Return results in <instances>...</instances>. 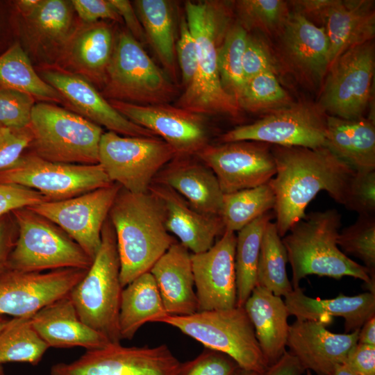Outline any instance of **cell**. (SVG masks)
I'll list each match as a JSON object with an SVG mask.
<instances>
[{"instance_id": "obj_1", "label": "cell", "mask_w": 375, "mask_h": 375, "mask_svg": "<svg viewBox=\"0 0 375 375\" xmlns=\"http://www.w3.org/2000/svg\"><path fill=\"white\" fill-rule=\"evenodd\" d=\"M272 151L276 172L268 184L275 196L274 223L281 238L306 216L308 205L319 192L344 205L356 170L328 147L274 145Z\"/></svg>"}, {"instance_id": "obj_2", "label": "cell", "mask_w": 375, "mask_h": 375, "mask_svg": "<svg viewBox=\"0 0 375 375\" xmlns=\"http://www.w3.org/2000/svg\"><path fill=\"white\" fill-rule=\"evenodd\" d=\"M228 8L215 1L185 3V16L196 43L198 60L195 76L176 106L203 116L240 115L236 100L222 87L217 65L218 49L230 26Z\"/></svg>"}, {"instance_id": "obj_3", "label": "cell", "mask_w": 375, "mask_h": 375, "mask_svg": "<svg viewBox=\"0 0 375 375\" xmlns=\"http://www.w3.org/2000/svg\"><path fill=\"white\" fill-rule=\"evenodd\" d=\"M108 219L115 231L123 288L149 272L176 242L166 228L162 203L149 191L133 193L122 188Z\"/></svg>"}, {"instance_id": "obj_4", "label": "cell", "mask_w": 375, "mask_h": 375, "mask_svg": "<svg viewBox=\"0 0 375 375\" xmlns=\"http://www.w3.org/2000/svg\"><path fill=\"white\" fill-rule=\"evenodd\" d=\"M341 215L335 209L314 212L296 222L282 238L290 262L293 288L308 275L340 279L351 276L362 280L375 293V278L363 265L339 249L337 239Z\"/></svg>"}, {"instance_id": "obj_5", "label": "cell", "mask_w": 375, "mask_h": 375, "mask_svg": "<svg viewBox=\"0 0 375 375\" xmlns=\"http://www.w3.org/2000/svg\"><path fill=\"white\" fill-rule=\"evenodd\" d=\"M120 264L113 227L108 217L99 249L84 276L69 295L79 318L112 343H120Z\"/></svg>"}, {"instance_id": "obj_6", "label": "cell", "mask_w": 375, "mask_h": 375, "mask_svg": "<svg viewBox=\"0 0 375 375\" xmlns=\"http://www.w3.org/2000/svg\"><path fill=\"white\" fill-rule=\"evenodd\" d=\"M30 128L31 153L44 160L68 164H99L102 127L55 104L33 106Z\"/></svg>"}, {"instance_id": "obj_7", "label": "cell", "mask_w": 375, "mask_h": 375, "mask_svg": "<svg viewBox=\"0 0 375 375\" xmlns=\"http://www.w3.org/2000/svg\"><path fill=\"white\" fill-rule=\"evenodd\" d=\"M176 83L149 56L128 31L115 38L101 94L107 100L149 106L169 103Z\"/></svg>"}, {"instance_id": "obj_8", "label": "cell", "mask_w": 375, "mask_h": 375, "mask_svg": "<svg viewBox=\"0 0 375 375\" xmlns=\"http://www.w3.org/2000/svg\"><path fill=\"white\" fill-rule=\"evenodd\" d=\"M17 236L8 269L42 272L60 269L88 270L92 260L62 229L28 207L11 212Z\"/></svg>"}, {"instance_id": "obj_9", "label": "cell", "mask_w": 375, "mask_h": 375, "mask_svg": "<svg viewBox=\"0 0 375 375\" xmlns=\"http://www.w3.org/2000/svg\"><path fill=\"white\" fill-rule=\"evenodd\" d=\"M158 322L173 326L206 348L232 358L247 371L262 374L268 367L244 307L167 315Z\"/></svg>"}, {"instance_id": "obj_10", "label": "cell", "mask_w": 375, "mask_h": 375, "mask_svg": "<svg viewBox=\"0 0 375 375\" xmlns=\"http://www.w3.org/2000/svg\"><path fill=\"white\" fill-rule=\"evenodd\" d=\"M175 156L172 148L159 137L124 136L103 133L99 164L109 179L133 193H144L159 171Z\"/></svg>"}, {"instance_id": "obj_11", "label": "cell", "mask_w": 375, "mask_h": 375, "mask_svg": "<svg viewBox=\"0 0 375 375\" xmlns=\"http://www.w3.org/2000/svg\"><path fill=\"white\" fill-rule=\"evenodd\" d=\"M0 183L33 190L47 201L67 199L113 183L100 164L55 162L31 153L0 172Z\"/></svg>"}, {"instance_id": "obj_12", "label": "cell", "mask_w": 375, "mask_h": 375, "mask_svg": "<svg viewBox=\"0 0 375 375\" xmlns=\"http://www.w3.org/2000/svg\"><path fill=\"white\" fill-rule=\"evenodd\" d=\"M374 72L372 41L344 51L328 70L319 108L343 119L361 118L371 98Z\"/></svg>"}, {"instance_id": "obj_13", "label": "cell", "mask_w": 375, "mask_h": 375, "mask_svg": "<svg viewBox=\"0 0 375 375\" xmlns=\"http://www.w3.org/2000/svg\"><path fill=\"white\" fill-rule=\"evenodd\" d=\"M306 103L289 105L222 135V143L256 141L281 147L316 149L326 145V116Z\"/></svg>"}, {"instance_id": "obj_14", "label": "cell", "mask_w": 375, "mask_h": 375, "mask_svg": "<svg viewBox=\"0 0 375 375\" xmlns=\"http://www.w3.org/2000/svg\"><path fill=\"white\" fill-rule=\"evenodd\" d=\"M181 362L166 344L124 347L110 343L86 350L70 362L52 365L51 375H177Z\"/></svg>"}, {"instance_id": "obj_15", "label": "cell", "mask_w": 375, "mask_h": 375, "mask_svg": "<svg viewBox=\"0 0 375 375\" xmlns=\"http://www.w3.org/2000/svg\"><path fill=\"white\" fill-rule=\"evenodd\" d=\"M122 187L115 183L58 201L28 207L62 229L93 260L101 242V231Z\"/></svg>"}, {"instance_id": "obj_16", "label": "cell", "mask_w": 375, "mask_h": 375, "mask_svg": "<svg viewBox=\"0 0 375 375\" xmlns=\"http://www.w3.org/2000/svg\"><path fill=\"white\" fill-rule=\"evenodd\" d=\"M195 157L214 172L224 194L265 184L276 172L270 144L265 142L208 144Z\"/></svg>"}, {"instance_id": "obj_17", "label": "cell", "mask_w": 375, "mask_h": 375, "mask_svg": "<svg viewBox=\"0 0 375 375\" xmlns=\"http://www.w3.org/2000/svg\"><path fill=\"white\" fill-rule=\"evenodd\" d=\"M108 101L124 117L163 140L175 156H195L209 144V129L203 115L169 103L142 106Z\"/></svg>"}, {"instance_id": "obj_18", "label": "cell", "mask_w": 375, "mask_h": 375, "mask_svg": "<svg viewBox=\"0 0 375 375\" xmlns=\"http://www.w3.org/2000/svg\"><path fill=\"white\" fill-rule=\"evenodd\" d=\"M86 272L73 268L46 272L8 269L0 277V315L31 317L48 304L69 294Z\"/></svg>"}, {"instance_id": "obj_19", "label": "cell", "mask_w": 375, "mask_h": 375, "mask_svg": "<svg viewBox=\"0 0 375 375\" xmlns=\"http://www.w3.org/2000/svg\"><path fill=\"white\" fill-rule=\"evenodd\" d=\"M39 72L40 77L60 94L72 112L122 135L158 137L124 117L81 76L55 65L42 67Z\"/></svg>"}, {"instance_id": "obj_20", "label": "cell", "mask_w": 375, "mask_h": 375, "mask_svg": "<svg viewBox=\"0 0 375 375\" xmlns=\"http://www.w3.org/2000/svg\"><path fill=\"white\" fill-rule=\"evenodd\" d=\"M235 243V233L224 231L209 249L191 254L198 311L226 310L237 306Z\"/></svg>"}, {"instance_id": "obj_21", "label": "cell", "mask_w": 375, "mask_h": 375, "mask_svg": "<svg viewBox=\"0 0 375 375\" xmlns=\"http://www.w3.org/2000/svg\"><path fill=\"white\" fill-rule=\"evenodd\" d=\"M359 330L334 333L320 322L296 319L289 326L287 347L306 371L331 375L358 343Z\"/></svg>"}, {"instance_id": "obj_22", "label": "cell", "mask_w": 375, "mask_h": 375, "mask_svg": "<svg viewBox=\"0 0 375 375\" xmlns=\"http://www.w3.org/2000/svg\"><path fill=\"white\" fill-rule=\"evenodd\" d=\"M279 34L281 54L288 66L305 82L319 85L330 67L329 42L324 26L294 12Z\"/></svg>"}, {"instance_id": "obj_23", "label": "cell", "mask_w": 375, "mask_h": 375, "mask_svg": "<svg viewBox=\"0 0 375 375\" xmlns=\"http://www.w3.org/2000/svg\"><path fill=\"white\" fill-rule=\"evenodd\" d=\"M115 38L103 21L76 25L57 53L53 64L81 76L102 89Z\"/></svg>"}, {"instance_id": "obj_24", "label": "cell", "mask_w": 375, "mask_h": 375, "mask_svg": "<svg viewBox=\"0 0 375 375\" xmlns=\"http://www.w3.org/2000/svg\"><path fill=\"white\" fill-rule=\"evenodd\" d=\"M148 191L162 203L165 226L179 243L192 253L207 251L222 235L224 226L219 215L203 213L172 188L152 182Z\"/></svg>"}, {"instance_id": "obj_25", "label": "cell", "mask_w": 375, "mask_h": 375, "mask_svg": "<svg viewBox=\"0 0 375 375\" xmlns=\"http://www.w3.org/2000/svg\"><path fill=\"white\" fill-rule=\"evenodd\" d=\"M194 156H175L155 176L153 182L167 186L196 210L219 215L224 193L214 172Z\"/></svg>"}, {"instance_id": "obj_26", "label": "cell", "mask_w": 375, "mask_h": 375, "mask_svg": "<svg viewBox=\"0 0 375 375\" xmlns=\"http://www.w3.org/2000/svg\"><path fill=\"white\" fill-rule=\"evenodd\" d=\"M33 328L49 347H104L109 340L79 318L69 294L48 304L31 318Z\"/></svg>"}, {"instance_id": "obj_27", "label": "cell", "mask_w": 375, "mask_h": 375, "mask_svg": "<svg viewBox=\"0 0 375 375\" xmlns=\"http://www.w3.org/2000/svg\"><path fill=\"white\" fill-rule=\"evenodd\" d=\"M284 297L289 315L297 320L318 321L326 325L333 317H340L344 320L345 333L359 330L375 316V293L371 292L351 297L340 293L333 299H320L306 296L298 287Z\"/></svg>"}, {"instance_id": "obj_28", "label": "cell", "mask_w": 375, "mask_h": 375, "mask_svg": "<svg viewBox=\"0 0 375 375\" xmlns=\"http://www.w3.org/2000/svg\"><path fill=\"white\" fill-rule=\"evenodd\" d=\"M168 315H190L198 311L191 254L175 242L150 269Z\"/></svg>"}, {"instance_id": "obj_29", "label": "cell", "mask_w": 375, "mask_h": 375, "mask_svg": "<svg viewBox=\"0 0 375 375\" xmlns=\"http://www.w3.org/2000/svg\"><path fill=\"white\" fill-rule=\"evenodd\" d=\"M321 19L329 42L330 67L344 51L372 41L374 35L372 1L333 0Z\"/></svg>"}, {"instance_id": "obj_30", "label": "cell", "mask_w": 375, "mask_h": 375, "mask_svg": "<svg viewBox=\"0 0 375 375\" xmlns=\"http://www.w3.org/2000/svg\"><path fill=\"white\" fill-rule=\"evenodd\" d=\"M267 366L286 351L290 316L281 297L256 286L244 306Z\"/></svg>"}, {"instance_id": "obj_31", "label": "cell", "mask_w": 375, "mask_h": 375, "mask_svg": "<svg viewBox=\"0 0 375 375\" xmlns=\"http://www.w3.org/2000/svg\"><path fill=\"white\" fill-rule=\"evenodd\" d=\"M355 170L375 169V126L372 118L326 116V145Z\"/></svg>"}, {"instance_id": "obj_32", "label": "cell", "mask_w": 375, "mask_h": 375, "mask_svg": "<svg viewBox=\"0 0 375 375\" xmlns=\"http://www.w3.org/2000/svg\"><path fill=\"white\" fill-rule=\"evenodd\" d=\"M74 12L71 1L41 0L26 17L14 12L15 32L31 35L42 47L53 49L56 56L76 26Z\"/></svg>"}, {"instance_id": "obj_33", "label": "cell", "mask_w": 375, "mask_h": 375, "mask_svg": "<svg viewBox=\"0 0 375 375\" xmlns=\"http://www.w3.org/2000/svg\"><path fill=\"white\" fill-rule=\"evenodd\" d=\"M167 315L152 274L150 272L141 274L122 292L119 315L121 340H132L142 325L158 322Z\"/></svg>"}, {"instance_id": "obj_34", "label": "cell", "mask_w": 375, "mask_h": 375, "mask_svg": "<svg viewBox=\"0 0 375 375\" xmlns=\"http://www.w3.org/2000/svg\"><path fill=\"white\" fill-rule=\"evenodd\" d=\"M134 5L147 42L175 83V19L172 3L166 0H137Z\"/></svg>"}, {"instance_id": "obj_35", "label": "cell", "mask_w": 375, "mask_h": 375, "mask_svg": "<svg viewBox=\"0 0 375 375\" xmlns=\"http://www.w3.org/2000/svg\"><path fill=\"white\" fill-rule=\"evenodd\" d=\"M0 88L17 90L42 102L62 103L67 106L60 94L36 72L18 41H15L0 54Z\"/></svg>"}, {"instance_id": "obj_36", "label": "cell", "mask_w": 375, "mask_h": 375, "mask_svg": "<svg viewBox=\"0 0 375 375\" xmlns=\"http://www.w3.org/2000/svg\"><path fill=\"white\" fill-rule=\"evenodd\" d=\"M274 217L269 211L238 231L235 250L237 306L243 307L257 285V269L262 234Z\"/></svg>"}, {"instance_id": "obj_37", "label": "cell", "mask_w": 375, "mask_h": 375, "mask_svg": "<svg viewBox=\"0 0 375 375\" xmlns=\"http://www.w3.org/2000/svg\"><path fill=\"white\" fill-rule=\"evenodd\" d=\"M275 201L274 194L268 183L224 194L219 216L224 231H239L260 216L274 210Z\"/></svg>"}, {"instance_id": "obj_38", "label": "cell", "mask_w": 375, "mask_h": 375, "mask_svg": "<svg viewBox=\"0 0 375 375\" xmlns=\"http://www.w3.org/2000/svg\"><path fill=\"white\" fill-rule=\"evenodd\" d=\"M288 256L274 222L269 221L264 230L259 253L257 285L274 295L285 297L293 288L287 272Z\"/></svg>"}, {"instance_id": "obj_39", "label": "cell", "mask_w": 375, "mask_h": 375, "mask_svg": "<svg viewBox=\"0 0 375 375\" xmlns=\"http://www.w3.org/2000/svg\"><path fill=\"white\" fill-rule=\"evenodd\" d=\"M31 317H13L0 332V365L24 362L37 365L49 348L33 328Z\"/></svg>"}, {"instance_id": "obj_40", "label": "cell", "mask_w": 375, "mask_h": 375, "mask_svg": "<svg viewBox=\"0 0 375 375\" xmlns=\"http://www.w3.org/2000/svg\"><path fill=\"white\" fill-rule=\"evenodd\" d=\"M247 37V31L240 23L233 24L218 49L217 65L222 87L236 101L245 84L242 56Z\"/></svg>"}, {"instance_id": "obj_41", "label": "cell", "mask_w": 375, "mask_h": 375, "mask_svg": "<svg viewBox=\"0 0 375 375\" xmlns=\"http://www.w3.org/2000/svg\"><path fill=\"white\" fill-rule=\"evenodd\" d=\"M290 97L278 81L274 69L265 71L247 80L237 102L251 112H272L289 106Z\"/></svg>"}, {"instance_id": "obj_42", "label": "cell", "mask_w": 375, "mask_h": 375, "mask_svg": "<svg viewBox=\"0 0 375 375\" xmlns=\"http://www.w3.org/2000/svg\"><path fill=\"white\" fill-rule=\"evenodd\" d=\"M337 244L344 253L361 260L375 278L374 215H359L356 222L340 231Z\"/></svg>"}, {"instance_id": "obj_43", "label": "cell", "mask_w": 375, "mask_h": 375, "mask_svg": "<svg viewBox=\"0 0 375 375\" xmlns=\"http://www.w3.org/2000/svg\"><path fill=\"white\" fill-rule=\"evenodd\" d=\"M236 4L240 24L246 30L279 33L290 15L288 3L282 0H241Z\"/></svg>"}, {"instance_id": "obj_44", "label": "cell", "mask_w": 375, "mask_h": 375, "mask_svg": "<svg viewBox=\"0 0 375 375\" xmlns=\"http://www.w3.org/2000/svg\"><path fill=\"white\" fill-rule=\"evenodd\" d=\"M35 101L28 94L0 88V126L12 128L28 126Z\"/></svg>"}, {"instance_id": "obj_45", "label": "cell", "mask_w": 375, "mask_h": 375, "mask_svg": "<svg viewBox=\"0 0 375 375\" xmlns=\"http://www.w3.org/2000/svg\"><path fill=\"white\" fill-rule=\"evenodd\" d=\"M242 369L230 356L206 348L194 359L181 362L177 375H238Z\"/></svg>"}, {"instance_id": "obj_46", "label": "cell", "mask_w": 375, "mask_h": 375, "mask_svg": "<svg viewBox=\"0 0 375 375\" xmlns=\"http://www.w3.org/2000/svg\"><path fill=\"white\" fill-rule=\"evenodd\" d=\"M344 206L359 215H374L375 169L355 171Z\"/></svg>"}, {"instance_id": "obj_47", "label": "cell", "mask_w": 375, "mask_h": 375, "mask_svg": "<svg viewBox=\"0 0 375 375\" xmlns=\"http://www.w3.org/2000/svg\"><path fill=\"white\" fill-rule=\"evenodd\" d=\"M33 140L30 126L12 128L0 126V172L13 167Z\"/></svg>"}, {"instance_id": "obj_48", "label": "cell", "mask_w": 375, "mask_h": 375, "mask_svg": "<svg viewBox=\"0 0 375 375\" xmlns=\"http://www.w3.org/2000/svg\"><path fill=\"white\" fill-rule=\"evenodd\" d=\"M176 56L181 72L184 90L191 84L195 76L198 60L196 43L185 15L180 19L179 36L176 42Z\"/></svg>"}, {"instance_id": "obj_49", "label": "cell", "mask_w": 375, "mask_h": 375, "mask_svg": "<svg viewBox=\"0 0 375 375\" xmlns=\"http://www.w3.org/2000/svg\"><path fill=\"white\" fill-rule=\"evenodd\" d=\"M242 69L245 81L265 71L274 69V61L267 45L249 35L243 53Z\"/></svg>"}, {"instance_id": "obj_50", "label": "cell", "mask_w": 375, "mask_h": 375, "mask_svg": "<svg viewBox=\"0 0 375 375\" xmlns=\"http://www.w3.org/2000/svg\"><path fill=\"white\" fill-rule=\"evenodd\" d=\"M47 200L39 192L20 185L0 183V218L12 211Z\"/></svg>"}, {"instance_id": "obj_51", "label": "cell", "mask_w": 375, "mask_h": 375, "mask_svg": "<svg viewBox=\"0 0 375 375\" xmlns=\"http://www.w3.org/2000/svg\"><path fill=\"white\" fill-rule=\"evenodd\" d=\"M71 1L75 12L83 23H94L102 19L122 22L121 16L110 0H72Z\"/></svg>"}, {"instance_id": "obj_52", "label": "cell", "mask_w": 375, "mask_h": 375, "mask_svg": "<svg viewBox=\"0 0 375 375\" xmlns=\"http://www.w3.org/2000/svg\"><path fill=\"white\" fill-rule=\"evenodd\" d=\"M343 364L359 375H375V346L357 343Z\"/></svg>"}, {"instance_id": "obj_53", "label": "cell", "mask_w": 375, "mask_h": 375, "mask_svg": "<svg viewBox=\"0 0 375 375\" xmlns=\"http://www.w3.org/2000/svg\"><path fill=\"white\" fill-rule=\"evenodd\" d=\"M17 236V228L11 213L0 218V277L8 269Z\"/></svg>"}, {"instance_id": "obj_54", "label": "cell", "mask_w": 375, "mask_h": 375, "mask_svg": "<svg viewBox=\"0 0 375 375\" xmlns=\"http://www.w3.org/2000/svg\"><path fill=\"white\" fill-rule=\"evenodd\" d=\"M124 20L129 33L140 44L147 41L144 32L135 10L127 0H110Z\"/></svg>"}, {"instance_id": "obj_55", "label": "cell", "mask_w": 375, "mask_h": 375, "mask_svg": "<svg viewBox=\"0 0 375 375\" xmlns=\"http://www.w3.org/2000/svg\"><path fill=\"white\" fill-rule=\"evenodd\" d=\"M305 372L297 358L290 351H285L277 361L268 366L259 375H302Z\"/></svg>"}, {"instance_id": "obj_56", "label": "cell", "mask_w": 375, "mask_h": 375, "mask_svg": "<svg viewBox=\"0 0 375 375\" xmlns=\"http://www.w3.org/2000/svg\"><path fill=\"white\" fill-rule=\"evenodd\" d=\"M15 33L14 12L11 3H0V54L5 51L14 42L11 35Z\"/></svg>"}, {"instance_id": "obj_57", "label": "cell", "mask_w": 375, "mask_h": 375, "mask_svg": "<svg viewBox=\"0 0 375 375\" xmlns=\"http://www.w3.org/2000/svg\"><path fill=\"white\" fill-rule=\"evenodd\" d=\"M332 1L333 0H298L291 1L290 3L295 8V12L305 17L311 15L322 19Z\"/></svg>"}, {"instance_id": "obj_58", "label": "cell", "mask_w": 375, "mask_h": 375, "mask_svg": "<svg viewBox=\"0 0 375 375\" xmlns=\"http://www.w3.org/2000/svg\"><path fill=\"white\" fill-rule=\"evenodd\" d=\"M358 344L375 346V316L367 319L360 328Z\"/></svg>"}, {"instance_id": "obj_59", "label": "cell", "mask_w": 375, "mask_h": 375, "mask_svg": "<svg viewBox=\"0 0 375 375\" xmlns=\"http://www.w3.org/2000/svg\"><path fill=\"white\" fill-rule=\"evenodd\" d=\"M331 375H359L344 364L338 365Z\"/></svg>"}, {"instance_id": "obj_60", "label": "cell", "mask_w": 375, "mask_h": 375, "mask_svg": "<svg viewBox=\"0 0 375 375\" xmlns=\"http://www.w3.org/2000/svg\"><path fill=\"white\" fill-rule=\"evenodd\" d=\"M10 321L6 316L0 315V332L7 326Z\"/></svg>"}, {"instance_id": "obj_61", "label": "cell", "mask_w": 375, "mask_h": 375, "mask_svg": "<svg viewBox=\"0 0 375 375\" xmlns=\"http://www.w3.org/2000/svg\"><path fill=\"white\" fill-rule=\"evenodd\" d=\"M238 375H259V374L251 371L242 369Z\"/></svg>"}, {"instance_id": "obj_62", "label": "cell", "mask_w": 375, "mask_h": 375, "mask_svg": "<svg viewBox=\"0 0 375 375\" xmlns=\"http://www.w3.org/2000/svg\"><path fill=\"white\" fill-rule=\"evenodd\" d=\"M306 375H312V373L310 371L306 370Z\"/></svg>"}, {"instance_id": "obj_63", "label": "cell", "mask_w": 375, "mask_h": 375, "mask_svg": "<svg viewBox=\"0 0 375 375\" xmlns=\"http://www.w3.org/2000/svg\"><path fill=\"white\" fill-rule=\"evenodd\" d=\"M2 372H3V369L1 367V365H0V374H1Z\"/></svg>"}, {"instance_id": "obj_64", "label": "cell", "mask_w": 375, "mask_h": 375, "mask_svg": "<svg viewBox=\"0 0 375 375\" xmlns=\"http://www.w3.org/2000/svg\"><path fill=\"white\" fill-rule=\"evenodd\" d=\"M0 375H6V374L4 373V372H2Z\"/></svg>"}]
</instances>
